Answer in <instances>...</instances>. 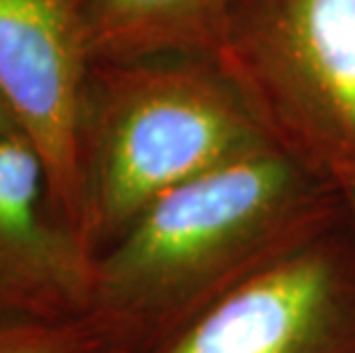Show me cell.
<instances>
[{"label": "cell", "mask_w": 355, "mask_h": 353, "mask_svg": "<svg viewBox=\"0 0 355 353\" xmlns=\"http://www.w3.org/2000/svg\"><path fill=\"white\" fill-rule=\"evenodd\" d=\"M270 142L211 58L96 62L83 131L89 252L99 257L161 195Z\"/></svg>", "instance_id": "7a4b0ae2"}, {"label": "cell", "mask_w": 355, "mask_h": 353, "mask_svg": "<svg viewBox=\"0 0 355 353\" xmlns=\"http://www.w3.org/2000/svg\"><path fill=\"white\" fill-rule=\"evenodd\" d=\"M92 277L94 257L51 209L40 154L21 133H0V317H83Z\"/></svg>", "instance_id": "8992f818"}, {"label": "cell", "mask_w": 355, "mask_h": 353, "mask_svg": "<svg viewBox=\"0 0 355 353\" xmlns=\"http://www.w3.org/2000/svg\"><path fill=\"white\" fill-rule=\"evenodd\" d=\"M337 193H339V198H342V202L346 207L351 209L353 216H355V177L353 179H346L344 184H339L337 186Z\"/></svg>", "instance_id": "9c48e42d"}, {"label": "cell", "mask_w": 355, "mask_h": 353, "mask_svg": "<svg viewBox=\"0 0 355 353\" xmlns=\"http://www.w3.org/2000/svg\"><path fill=\"white\" fill-rule=\"evenodd\" d=\"M214 62L279 149L355 177V0H232Z\"/></svg>", "instance_id": "3957f363"}, {"label": "cell", "mask_w": 355, "mask_h": 353, "mask_svg": "<svg viewBox=\"0 0 355 353\" xmlns=\"http://www.w3.org/2000/svg\"><path fill=\"white\" fill-rule=\"evenodd\" d=\"M337 189L263 145L154 200L94 261L87 317L117 349L163 344L321 225Z\"/></svg>", "instance_id": "6da1fadb"}, {"label": "cell", "mask_w": 355, "mask_h": 353, "mask_svg": "<svg viewBox=\"0 0 355 353\" xmlns=\"http://www.w3.org/2000/svg\"><path fill=\"white\" fill-rule=\"evenodd\" d=\"M94 64L87 0H0V101L40 154L53 214L87 252L83 131Z\"/></svg>", "instance_id": "277c9868"}, {"label": "cell", "mask_w": 355, "mask_h": 353, "mask_svg": "<svg viewBox=\"0 0 355 353\" xmlns=\"http://www.w3.org/2000/svg\"><path fill=\"white\" fill-rule=\"evenodd\" d=\"M0 133H21L3 101H0Z\"/></svg>", "instance_id": "30bf717a"}, {"label": "cell", "mask_w": 355, "mask_h": 353, "mask_svg": "<svg viewBox=\"0 0 355 353\" xmlns=\"http://www.w3.org/2000/svg\"><path fill=\"white\" fill-rule=\"evenodd\" d=\"M119 353H126V351H119Z\"/></svg>", "instance_id": "8fae6325"}, {"label": "cell", "mask_w": 355, "mask_h": 353, "mask_svg": "<svg viewBox=\"0 0 355 353\" xmlns=\"http://www.w3.org/2000/svg\"><path fill=\"white\" fill-rule=\"evenodd\" d=\"M87 314L71 319L0 317V353H119Z\"/></svg>", "instance_id": "ba28073f"}, {"label": "cell", "mask_w": 355, "mask_h": 353, "mask_svg": "<svg viewBox=\"0 0 355 353\" xmlns=\"http://www.w3.org/2000/svg\"><path fill=\"white\" fill-rule=\"evenodd\" d=\"M232 0H87L96 62L165 55L214 60Z\"/></svg>", "instance_id": "52a82bcc"}, {"label": "cell", "mask_w": 355, "mask_h": 353, "mask_svg": "<svg viewBox=\"0 0 355 353\" xmlns=\"http://www.w3.org/2000/svg\"><path fill=\"white\" fill-rule=\"evenodd\" d=\"M158 353H353L337 266L312 246L261 268Z\"/></svg>", "instance_id": "5b68a950"}]
</instances>
